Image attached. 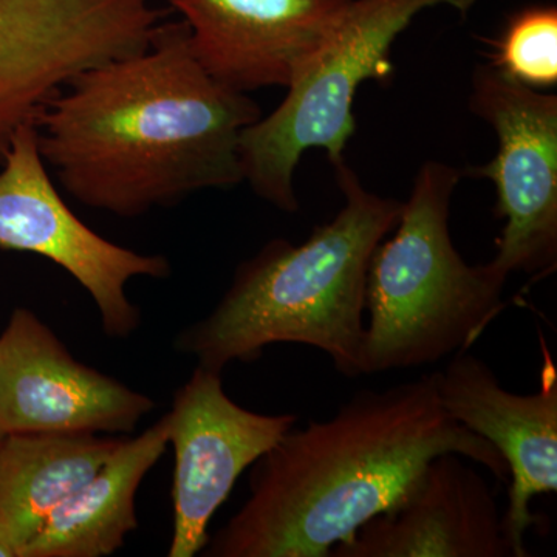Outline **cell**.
<instances>
[{
  "label": "cell",
  "instance_id": "52a82bcc",
  "mask_svg": "<svg viewBox=\"0 0 557 557\" xmlns=\"http://www.w3.org/2000/svg\"><path fill=\"white\" fill-rule=\"evenodd\" d=\"M2 159L0 248L57 263L89 293L106 335L129 338L141 317L127 296V284L135 277L166 278L170 260L113 244L69 208L40 153L36 124L14 134Z\"/></svg>",
  "mask_w": 557,
  "mask_h": 557
},
{
  "label": "cell",
  "instance_id": "5b68a950",
  "mask_svg": "<svg viewBox=\"0 0 557 557\" xmlns=\"http://www.w3.org/2000/svg\"><path fill=\"white\" fill-rule=\"evenodd\" d=\"M442 0H351L338 27L287 87L282 104L260 116L240 138L245 182L285 212L298 211L295 171L309 149L344 161L357 131L354 101L364 81L387 78L391 49L420 11Z\"/></svg>",
  "mask_w": 557,
  "mask_h": 557
},
{
  "label": "cell",
  "instance_id": "7a4b0ae2",
  "mask_svg": "<svg viewBox=\"0 0 557 557\" xmlns=\"http://www.w3.org/2000/svg\"><path fill=\"white\" fill-rule=\"evenodd\" d=\"M457 454L508 483L504 457L443 409L435 372L358 392L325 421L289 429L252 465L244 507L209 557H329L395 504L432 458Z\"/></svg>",
  "mask_w": 557,
  "mask_h": 557
},
{
  "label": "cell",
  "instance_id": "9c48e42d",
  "mask_svg": "<svg viewBox=\"0 0 557 557\" xmlns=\"http://www.w3.org/2000/svg\"><path fill=\"white\" fill-rule=\"evenodd\" d=\"M164 417L175 458L168 556L194 557L207 547L209 522L245 469L295 428L298 416L242 408L223 391L222 373L197 366Z\"/></svg>",
  "mask_w": 557,
  "mask_h": 557
},
{
  "label": "cell",
  "instance_id": "ba28073f",
  "mask_svg": "<svg viewBox=\"0 0 557 557\" xmlns=\"http://www.w3.org/2000/svg\"><path fill=\"white\" fill-rule=\"evenodd\" d=\"M469 108L498 139L497 156L468 170L496 185L497 214L507 220L491 263L508 277L547 276L557 263V97L482 65Z\"/></svg>",
  "mask_w": 557,
  "mask_h": 557
},
{
  "label": "cell",
  "instance_id": "8992f818",
  "mask_svg": "<svg viewBox=\"0 0 557 557\" xmlns=\"http://www.w3.org/2000/svg\"><path fill=\"white\" fill-rule=\"evenodd\" d=\"M157 0H0V157L76 76L145 50Z\"/></svg>",
  "mask_w": 557,
  "mask_h": 557
},
{
  "label": "cell",
  "instance_id": "ac0fdd59",
  "mask_svg": "<svg viewBox=\"0 0 557 557\" xmlns=\"http://www.w3.org/2000/svg\"><path fill=\"white\" fill-rule=\"evenodd\" d=\"M0 557H14L13 552L0 542Z\"/></svg>",
  "mask_w": 557,
  "mask_h": 557
},
{
  "label": "cell",
  "instance_id": "277c9868",
  "mask_svg": "<svg viewBox=\"0 0 557 557\" xmlns=\"http://www.w3.org/2000/svg\"><path fill=\"white\" fill-rule=\"evenodd\" d=\"M465 171L428 161L392 239L370 260L362 375L421 368L468 350L504 310L508 276L469 265L454 247L449 209Z\"/></svg>",
  "mask_w": 557,
  "mask_h": 557
},
{
  "label": "cell",
  "instance_id": "5bb4252c",
  "mask_svg": "<svg viewBox=\"0 0 557 557\" xmlns=\"http://www.w3.org/2000/svg\"><path fill=\"white\" fill-rule=\"evenodd\" d=\"M170 446L166 417L138 437L123 438L112 457L51 512L20 557H104L137 530L135 497Z\"/></svg>",
  "mask_w": 557,
  "mask_h": 557
},
{
  "label": "cell",
  "instance_id": "d6986e66",
  "mask_svg": "<svg viewBox=\"0 0 557 557\" xmlns=\"http://www.w3.org/2000/svg\"><path fill=\"white\" fill-rule=\"evenodd\" d=\"M2 437H3V434H0V438H2Z\"/></svg>",
  "mask_w": 557,
  "mask_h": 557
},
{
  "label": "cell",
  "instance_id": "3957f363",
  "mask_svg": "<svg viewBox=\"0 0 557 557\" xmlns=\"http://www.w3.org/2000/svg\"><path fill=\"white\" fill-rule=\"evenodd\" d=\"M344 207L302 245L276 239L242 263L215 309L175 347L223 372L273 344L324 351L347 379L362 375L366 285L376 247L397 226L401 201L370 193L346 161L335 166Z\"/></svg>",
  "mask_w": 557,
  "mask_h": 557
},
{
  "label": "cell",
  "instance_id": "7c38bea8",
  "mask_svg": "<svg viewBox=\"0 0 557 557\" xmlns=\"http://www.w3.org/2000/svg\"><path fill=\"white\" fill-rule=\"evenodd\" d=\"M351 0H168L201 67L237 94L288 87Z\"/></svg>",
  "mask_w": 557,
  "mask_h": 557
},
{
  "label": "cell",
  "instance_id": "2e32d148",
  "mask_svg": "<svg viewBox=\"0 0 557 557\" xmlns=\"http://www.w3.org/2000/svg\"><path fill=\"white\" fill-rule=\"evenodd\" d=\"M496 67L528 87L557 83L556 7H530L509 21L496 54Z\"/></svg>",
  "mask_w": 557,
  "mask_h": 557
},
{
  "label": "cell",
  "instance_id": "30bf717a",
  "mask_svg": "<svg viewBox=\"0 0 557 557\" xmlns=\"http://www.w3.org/2000/svg\"><path fill=\"white\" fill-rule=\"evenodd\" d=\"M156 401L76 361L49 325L16 309L0 335V434H129Z\"/></svg>",
  "mask_w": 557,
  "mask_h": 557
},
{
  "label": "cell",
  "instance_id": "4fadbf2b",
  "mask_svg": "<svg viewBox=\"0 0 557 557\" xmlns=\"http://www.w3.org/2000/svg\"><path fill=\"white\" fill-rule=\"evenodd\" d=\"M465 460L432 458L392 507L329 557H515L496 496Z\"/></svg>",
  "mask_w": 557,
  "mask_h": 557
},
{
  "label": "cell",
  "instance_id": "9a60e30c",
  "mask_svg": "<svg viewBox=\"0 0 557 557\" xmlns=\"http://www.w3.org/2000/svg\"><path fill=\"white\" fill-rule=\"evenodd\" d=\"M108 434H3L0 438V542L20 557L62 502L112 457Z\"/></svg>",
  "mask_w": 557,
  "mask_h": 557
},
{
  "label": "cell",
  "instance_id": "8fae6325",
  "mask_svg": "<svg viewBox=\"0 0 557 557\" xmlns=\"http://www.w3.org/2000/svg\"><path fill=\"white\" fill-rule=\"evenodd\" d=\"M443 409L458 424L487 440L509 471L505 534L512 556L527 557V531L536 522L531 500L557 490V372L545 351L541 387L512 394L496 373L467 350L435 372Z\"/></svg>",
  "mask_w": 557,
  "mask_h": 557
},
{
  "label": "cell",
  "instance_id": "e0dca14e",
  "mask_svg": "<svg viewBox=\"0 0 557 557\" xmlns=\"http://www.w3.org/2000/svg\"><path fill=\"white\" fill-rule=\"evenodd\" d=\"M442 3L454 7V9L460 11L461 14H467L468 11L474 7L475 0H442Z\"/></svg>",
  "mask_w": 557,
  "mask_h": 557
},
{
  "label": "cell",
  "instance_id": "6da1fadb",
  "mask_svg": "<svg viewBox=\"0 0 557 557\" xmlns=\"http://www.w3.org/2000/svg\"><path fill=\"white\" fill-rule=\"evenodd\" d=\"M260 116L201 67L180 21L161 22L145 50L76 76L36 129L70 197L132 219L245 182L240 138Z\"/></svg>",
  "mask_w": 557,
  "mask_h": 557
}]
</instances>
